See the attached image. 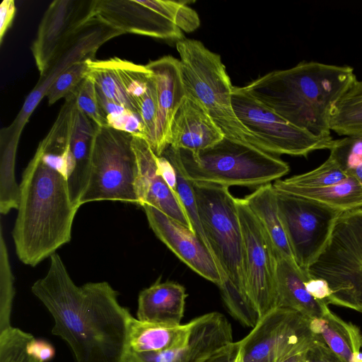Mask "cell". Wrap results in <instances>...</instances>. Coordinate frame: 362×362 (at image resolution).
<instances>
[{
	"instance_id": "obj_37",
	"label": "cell",
	"mask_w": 362,
	"mask_h": 362,
	"mask_svg": "<svg viewBox=\"0 0 362 362\" xmlns=\"http://www.w3.org/2000/svg\"><path fill=\"white\" fill-rule=\"evenodd\" d=\"M16 13L15 2L13 0H4L0 6V42L11 25Z\"/></svg>"
},
{
	"instance_id": "obj_11",
	"label": "cell",
	"mask_w": 362,
	"mask_h": 362,
	"mask_svg": "<svg viewBox=\"0 0 362 362\" xmlns=\"http://www.w3.org/2000/svg\"><path fill=\"white\" fill-rule=\"evenodd\" d=\"M187 341L161 352L128 351L125 362H235L240 343L234 341L231 325L221 313L212 312L190 321Z\"/></svg>"
},
{
	"instance_id": "obj_15",
	"label": "cell",
	"mask_w": 362,
	"mask_h": 362,
	"mask_svg": "<svg viewBox=\"0 0 362 362\" xmlns=\"http://www.w3.org/2000/svg\"><path fill=\"white\" fill-rule=\"evenodd\" d=\"M90 18L119 30L176 42L183 32L160 11L158 0L92 1Z\"/></svg>"
},
{
	"instance_id": "obj_41",
	"label": "cell",
	"mask_w": 362,
	"mask_h": 362,
	"mask_svg": "<svg viewBox=\"0 0 362 362\" xmlns=\"http://www.w3.org/2000/svg\"><path fill=\"white\" fill-rule=\"evenodd\" d=\"M235 362H243L242 359H241V357H240V353H239V355H238V358H237Z\"/></svg>"
},
{
	"instance_id": "obj_5",
	"label": "cell",
	"mask_w": 362,
	"mask_h": 362,
	"mask_svg": "<svg viewBox=\"0 0 362 362\" xmlns=\"http://www.w3.org/2000/svg\"><path fill=\"white\" fill-rule=\"evenodd\" d=\"M176 49L186 94L198 102L225 136L252 145L250 134L233 110V86L221 56L193 39L177 42Z\"/></svg>"
},
{
	"instance_id": "obj_27",
	"label": "cell",
	"mask_w": 362,
	"mask_h": 362,
	"mask_svg": "<svg viewBox=\"0 0 362 362\" xmlns=\"http://www.w3.org/2000/svg\"><path fill=\"white\" fill-rule=\"evenodd\" d=\"M86 63V76L93 81L98 93L139 113L136 104L128 96L120 81L112 58L103 61L88 59Z\"/></svg>"
},
{
	"instance_id": "obj_40",
	"label": "cell",
	"mask_w": 362,
	"mask_h": 362,
	"mask_svg": "<svg viewBox=\"0 0 362 362\" xmlns=\"http://www.w3.org/2000/svg\"><path fill=\"white\" fill-rule=\"evenodd\" d=\"M317 336L307 339L285 356L279 362H303L306 353Z\"/></svg>"
},
{
	"instance_id": "obj_33",
	"label": "cell",
	"mask_w": 362,
	"mask_h": 362,
	"mask_svg": "<svg viewBox=\"0 0 362 362\" xmlns=\"http://www.w3.org/2000/svg\"><path fill=\"white\" fill-rule=\"evenodd\" d=\"M87 70L86 60L76 62L64 69L47 90L49 105L71 95L86 76Z\"/></svg>"
},
{
	"instance_id": "obj_20",
	"label": "cell",
	"mask_w": 362,
	"mask_h": 362,
	"mask_svg": "<svg viewBox=\"0 0 362 362\" xmlns=\"http://www.w3.org/2000/svg\"><path fill=\"white\" fill-rule=\"evenodd\" d=\"M224 137L205 110L186 94L173 118L169 146L199 151L213 146Z\"/></svg>"
},
{
	"instance_id": "obj_17",
	"label": "cell",
	"mask_w": 362,
	"mask_h": 362,
	"mask_svg": "<svg viewBox=\"0 0 362 362\" xmlns=\"http://www.w3.org/2000/svg\"><path fill=\"white\" fill-rule=\"evenodd\" d=\"M132 144L137 164L135 192L138 204L141 206L144 204L152 206L192 230L176 194L160 174L158 156L148 142L143 138L133 136Z\"/></svg>"
},
{
	"instance_id": "obj_19",
	"label": "cell",
	"mask_w": 362,
	"mask_h": 362,
	"mask_svg": "<svg viewBox=\"0 0 362 362\" xmlns=\"http://www.w3.org/2000/svg\"><path fill=\"white\" fill-rule=\"evenodd\" d=\"M157 86L158 111L151 148L160 156L169 146L170 127L175 115L186 96L179 59L165 56L148 63Z\"/></svg>"
},
{
	"instance_id": "obj_29",
	"label": "cell",
	"mask_w": 362,
	"mask_h": 362,
	"mask_svg": "<svg viewBox=\"0 0 362 362\" xmlns=\"http://www.w3.org/2000/svg\"><path fill=\"white\" fill-rule=\"evenodd\" d=\"M35 337L11 326L0 331V362H44L30 349Z\"/></svg>"
},
{
	"instance_id": "obj_12",
	"label": "cell",
	"mask_w": 362,
	"mask_h": 362,
	"mask_svg": "<svg viewBox=\"0 0 362 362\" xmlns=\"http://www.w3.org/2000/svg\"><path fill=\"white\" fill-rule=\"evenodd\" d=\"M241 226L247 295L260 318L277 308L276 265L272 245L244 199L236 198Z\"/></svg>"
},
{
	"instance_id": "obj_13",
	"label": "cell",
	"mask_w": 362,
	"mask_h": 362,
	"mask_svg": "<svg viewBox=\"0 0 362 362\" xmlns=\"http://www.w3.org/2000/svg\"><path fill=\"white\" fill-rule=\"evenodd\" d=\"M310 321L290 309L272 310L239 341L242 361L279 362L299 344L315 334Z\"/></svg>"
},
{
	"instance_id": "obj_23",
	"label": "cell",
	"mask_w": 362,
	"mask_h": 362,
	"mask_svg": "<svg viewBox=\"0 0 362 362\" xmlns=\"http://www.w3.org/2000/svg\"><path fill=\"white\" fill-rule=\"evenodd\" d=\"M310 327L344 362H362V334L356 325L327 308L321 317L310 319Z\"/></svg>"
},
{
	"instance_id": "obj_7",
	"label": "cell",
	"mask_w": 362,
	"mask_h": 362,
	"mask_svg": "<svg viewBox=\"0 0 362 362\" xmlns=\"http://www.w3.org/2000/svg\"><path fill=\"white\" fill-rule=\"evenodd\" d=\"M199 221L210 250L222 274L240 292L245 284L244 248L235 198L229 187L193 182ZM250 300V299H249Z\"/></svg>"
},
{
	"instance_id": "obj_24",
	"label": "cell",
	"mask_w": 362,
	"mask_h": 362,
	"mask_svg": "<svg viewBox=\"0 0 362 362\" xmlns=\"http://www.w3.org/2000/svg\"><path fill=\"white\" fill-rule=\"evenodd\" d=\"M243 199L264 230L276 259H293L281 219L273 184L261 185Z\"/></svg>"
},
{
	"instance_id": "obj_28",
	"label": "cell",
	"mask_w": 362,
	"mask_h": 362,
	"mask_svg": "<svg viewBox=\"0 0 362 362\" xmlns=\"http://www.w3.org/2000/svg\"><path fill=\"white\" fill-rule=\"evenodd\" d=\"M112 60L127 94L137 107V101L146 94L155 81L151 71L146 65L136 64L118 57Z\"/></svg>"
},
{
	"instance_id": "obj_39",
	"label": "cell",
	"mask_w": 362,
	"mask_h": 362,
	"mask_svg": "<svg viewBox=\"0 0 362 362\" xmlns=\"http://www.w3.org/2000/svg\"><path fill=\"white\" fill-rule=\"evenodd\" d=\"M30 351L44 362L50 361L54 356V349L51 344L34 338L30 344Z\"/></svg>"
},
{
	"instance_id": "obj_36",
	"label": "cell",
	"mask_w": 362,
	"mask_h": 362,
	"mask_svg": "<svg viewBox=\"0 0 362 362\" xmlns=\"http://www.w3.org/2000/svg\"><path fill=\"white\" fill-rule=\"evenodd\" d=\"M305 284L307 291L313 297L328 305L331 291L325 280L308 276Z\"/></svg>"
},
{
	"instance_id": "obj_1",
	"label": "cell",
	"mask_w": 362,
	"mask_h": 362,
	"mask_svg": "<svg viewBox=\"0 0 362 362\" xmlns=\"http://www.w3.org/2000/svg\"><path fill=\"white\" fill-rule=\"evenodd\" d=\"M33 293L53 317L52 333L69 346L76 362H125L132 315L106 281L78 286L57 253Z\"/></svg>"
},
{
	"instance_id": "obj_26",
	"label": "cell",
	"mask_w": 362,
	"mask_h": 362,
	"mask_svg": "<svg viewBox=\"0 0 362 362\" xmlns=\"http://www.w3.org/2000/svg\"><path fill=\"white\" fill-rule=\"evenodd\" d=\"M329 129L346 136L362 135V81L356 79L337 102Z\"/></svg>"
},
{
	"instance_id": "obj_14",
	"label": "cell",
	"mask_w": 362,
	"mask_h": 362,
	"mask_svg": "<svg viewBox=\"0 0 362 362\" xmlns=\"http://www.w3.org/2000/svg\"><path fill=\"white\" fill-rule=\"evenodd\" d=\"M275 190L315 200L343 212L362 208V187L329 158L317 168L273 184Z\"/></svg>"
},
{
	"instance_id": "obj_32",
	"label": "cell",
	"mask_w": 362,
	"mask_h": 362,
	"mask_svg": "<svg viewBox=\"0 0 362 362\" xmlns=\"http://www.w3.org/2000/svg\"><path fill=\"white\" fill-rule=\"evenodd\" d=\"M14 278L8 259L2 224L0 227V331L11 326V315L15 295Z\"/></svg>"
},
{
	"instance_id": "obj_21",
	"label": "cell",
	"mask_w": 362,
	"mask_h": 362,
	"mask_svg": "<svg viewBox=\"0 0 362 362\" xmlns=\"http://www.w3.org/2000/svg\"><path fill=\"white\" fill-rule=\"evenodd\" d=\"M187 294L181 284L160 279L138 297L136 318L141 321L180 325Z\"/></svg>"
},
{
	"instance_id": "obj_8",
	"label": "cell",
	"mask_w": 362,
	"mask_h": 362,
	"mask_svg": "<svg viewBox=\"0 0 362 362\" xmlns=\"http://www.w3.org/2000/svg\"><path fill=\"white\" fill-rule=\"evenodd\" d=\"M132 138L130 134L96 126L90 143L88 179L80 206L99 201L138 204Z\"/></svg>"
},
{
	"instance_id": "obj_35",
	"label": "cell",
	"mask_w": 362,
	"mask_h": 362,
	"mask_svg": "<svg viewBox=\"0 0 362 362\" xmlns=\"http://www.w3.org/2000/svg\"><path fill=\"white\" fill-rule=\"evenodd\" d=\"M303 362H344L317 336L306 353Z\"/></svg>"
},
{
	"instance_id": "obj_2",
	"label": "cell",
	"mask_w": 362,
	"mask_h": 362,
	"mask_svg": "<svg viewBox=\"0 0 362 362\" xmlns=\"http://www.w3.org/2000/svg\"><path fill=\"white\" fill-rule=\"evenodd\" d=\"M356 80L350 66L303 62L269 72L244 88L292 124L330 136L334 106Z\"/></svg>"
},
{
	"instance_id": "obj_30",
	"label": "cell",
	"mask_w": 362,
	"mask_h": 362,
	"mask_svg": "<svg viewBox=\"0 0 362 362\" xmlns=\"http://www.w3.org/2000/svg\"><path fill=\"white\" fill-rule=\"evenodd\" d=\"M329 151V157L362 187V135L334 140Z\"/></svg>"
},
{
	"instance_id": "obj_3",
	"label": "cell",
	"mask_w": 362,
	"mask_h": 362,
	"mask_svg": "<svg viewBox=\"0 0 362 362\" xmlns=\"http://www.w3.org/2000/svg\"><path fill=\"white\" fill-rule=\"evenodd\" d=\"M19 187L12 236L19 260L35 267L70 241L78 208L71 201L67 177L45 163L37 150Z\"/></svg>"
},
{
	"instance_id": "obj_9",
	"label": "cell",
	"mask_w": 362,
	"mask_h": 362,
	"mask_svg": "<svg viewBox=\"0 0 362 362\" xmlns=\"http://www.w3.org/2000/svg\"><path fill=\"white\" fill-rule=\"evenodd\" d=\"M232 105L240 122L252 139V146L272 155L307 156L331 148L332 136H317L278 115L250 94L244 87L233 86Z\"/></svg>"
},
{
	"instance_id": "obj_10",
	"label": "cell",
	"mask_w": 362,
	"mask_h": 362,
	"mask_svg": "<svg viewBox=\"0 0 362 362\" xmlns=\"http://www.w3.org/2000/svg\"><path fill=\"white\" fill-rule=\"evenodd\" d=\"M275 191L293 259L307 273L325 246L343 211L315 200Z\"/></svg>"
},
{
	"instance_id": "obj_18",
	"label": "cell",
	"mask_w": 362,
	"mask_h": 362,
	"mask_svg": "<svg viewBox=\"0 0 362 362\" xmlns=\"http://www.w3.org/2000/svg\"><path fill=\"white\" fill-rule=\"evenodd\" d=\"M76 4L77 1H55L44 16L32 46L42 76L49 70L54 57L74 32L90 18L91 4L86 11H83L84 6Z\"/></svg>"
},
{
	"instance_id": "obj_31",
	"label": "cell",
	"mask_w": 362,
	"mask_h": 362,
	"mask_svg": "<svg viewBox=\"0 0 362 362\" xmlns=\"http://www.w3.org/2000/svg\"><path fill=\"white\" fill-rule=\"evenodd\" d=\"M161 156L166 157L176 170L177 185L175 193L185 211L192 225V230L210 250L199 221L193 182L185 177L169 146L166 148Z\"/></svg>"
},
{
	"instance_id": "obj_6",
	"label": "cell",
	"mask_w": 362,
	"mask_h": 362,
	"mask_svg": "<svg viewBox=\"0 0 362 362\" xmlns=\"http://www.w3.org/2000/svg\"><path fill=\"white\" fill-rule=\"evenodd\" d=\"M307 274L327 282L331 291L328 305L362 313V208L341 214Z\"/></svg>"
},
{
	"instance_id": "obj_16",
	"label": "cell",
	"mask_w": 362,
	"mask_h": 362,
	"mask_svg": "<svg viewBox=\"0 0 362 362\" xmlns=\"http://www.w3.org/2000/svg\"><path fill=\"white\" fill-rule=\"evenodd\" d=\"M141 206L156 235L190 269L219 286L222 274L216 261L193 230L152 206Z\"/></svg>"
},
{
	"instance_id": "obj_4",
	"label": "cell",
	"mask_w": 362,
	"mask_h": 362,
	"mask_svg": "<svg viewBox=\"0 0 362 362\" xmlns=\"http://www.w3.org/2000/svg\"><path fill=\"white\" fill-rule=\"evenodd\" d=\"M168 146L192 182L258 187L279 180L289 171L288 164L274 155L225 136L213 146L199 151Z\"/></svg>"
},
{
	"instance_id": "obj_34",
	"label": "cell",
	"mask_w": 362,
	"mask_h": 362,
	"mask_svg": "<svg viewBox=\"0 0 362 362\" xmlns=\"http://www.w3.org/2000/svg\"><path fill=\"white\" fill-rule=\"evenodd\" d=\"M71 94L79 110L98 127H107L99 106L95 84L90 78L86 75Z\"/></svg>"
},
{
	"instance_id": "obj_38",
	"label": "cell",
	"mask_w": 362,
	"mask_h": 362,
	"mask_svg": "<svg viewBox=\"0 0 362 362\" xmlns=\"http://www.w3.org/2000/svg\"><path fill=\"white\" fill-rule=\"evenodd\" d=\"M158 168L162 177L175 192L177 185V173L172 163L164 156H158Z\"/></svg>"
},
{
	"instance_id": "obj_22",
	"label": "cell",
	"mask_w": 362,
	"mask_h": 362,
	"mask_svg": "<svg viewBox=\"0 0 362 362\" xmlns=\"http://www.w3.org/2000/svg\"><path fill=\"white\" fill-rule=\"evenodd\" d=\"M308 274L293 259L280 258L276 265L277 308L296 311L309 319L320 318L328 305L307 291Z\"/></svg>"
},
{
	"instance_id": "obj_25",
	"label": "cell",
	"mask_w": 362,
	"mask_h": 362,
	"mask_svg": "<svg viewBox=\"0 0 362 362\" xmlns=\"http://www.w3.org/2000/svg\"><path fill=\"white\" fill-rule=\"evenodd\" d=\"M191 329L185 325H170L145 322L131 317L129 326V351L138 353L161 352L183 345Z\"/></svg>"
}]
</instances>
